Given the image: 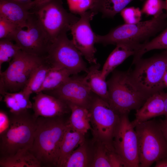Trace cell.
<instances>
[{
    "label": "cell",
    "mask_w": 167,
    "mask_h": 167,
    "mask_svg": "<svg viewBox=\"0 0 167 167\" xmlns=\"http://www.w3.org/2000/svg\"><path fill=\"white\" fill-rule=\"evenodd\" d=\"M67 121L62 117L37 118L30 152L41 167H57L59 147L66 129Z\"/></svg>",
    "instance_id": "6da1fadb"
},
{
    "label": "cell",
    "mask_w": 167,
    "mask_h": 167,
    "mask_svg": "<svg viewBox=\"0 0 167 167\" xmlns=\"http://www.w3.org/2000/svg\"><path fill=\"white\" fill-rule=\"evenodd\" d=\"M109 103L120 115L139 109L151 96L140 90L132 81L129 71H113L107 81Z\"/></svg>",
    "instance_id": "7a4b0ae2"
},
{
    "label": "cell",
    "mask_w": 167,
    "mask_h": 167,
    "mask_svg": "<svg viewBox=\"0 0 167 167\" xmlns=\"http://www.w3.org/2000/svg\"><path fill=\"white\" fill-rule=\"evenodd\" d=\"M8 129L0 135V158L11 156L20 149L31 147L36 126L37 118L28 110L10 113Z\"/></svg>",
    "instance_id": "3957f363"
},
{
    "label": "cell",
    "mask_w": 167,
    "mask_h": 167,
    "mask_svg": "<svg viewBox=\"0 0 167 167\" xmlns=\"http://www.w3.org/2000/svg\"><path fill=\"white\" fill-rule=\"evenodd\" d=\"M167 26V15L163 13L158 17L136 24L120 25L105 35L96 34V42L105 45L122 42L142 43L163 31Z\"/></svg>",
    "instance_id": "277c9868"
},
{
    "label": "cell",
    "mask_w": 167,
    "mask_h": 167,
    "mask_svg": "<svg viewBox=\"0 0 167 167\" xmlns=\"http://www.w3.org/2000/svg\"><path fill=\"white\" fill-rule=\"evenodd\" d=\"M138 155L140 167H149L167 156V142L161 121L148 120L137 124Z\"/></svg>",
    "instance_id": "5b68a950"
},
{
    "label": "cell",
    "mask_w": 167,
    "mask_h": 167,
    "mask_svg": "<svg viewBox=\"0 0 167 167\" xmlns=\"http://www.w3.org/2000/svg\"><path fill=\"white\" fill-rule=\"evenodd\" d=\"M129 71L130 78L142 91L150 95L166 87L164 77L167 67V50L146 58H142Z\"/></svg>",
    "instance_id": "8992f818"
},
{
    "label": "cell",
    "mask_w": 167,
    "mask_h": 167,
    "mask_svg": "<svg viewBox=\"0 0 167 167\" xmlns=\"http://www.w3.org/2000/svg\"><path fill=\"white\" fill-rule=\"evenodd\" d=\"M45 61L43 58L20 50L6 70L0 72V92L22 90L33 71Z\"/></svg>",
    "instance_id": "52a82bcc"
},
{
    "label": "cell",
    "mask_w": 167,
    "mask_h": 167,
    "mask_svg": "<svg viewBox=\"0 0 167 167\" xmlns=\"http://www.w3.org/2000/svg\"><path fill=\"white\" fill-rule=\"evenodd\" d=\"M62 3V0H51L32 11L51 42L70 30L79 19L68 12Z\"/></svg>",
    "instance_id": "ba28073f"
},
{
    "label": "cell",
    "mask_w": 167,
    "mask_h": 167,
    "mask_svg": "<svg viewBox=\"0 0 167 167\" xmlns=\"http://www.w3.org/2000/svg\"><path fill=\"white\" fill-rule=\"evenodd\" d=\"M52 67L66 69L71 75L88 70L82 55L66 33L60 35L51 42L44 58Z\"/></svg>",
    "instance_id": "9c48e42d"
},
{
    "label": "cell",
    "mask_w": 167,
    "mask_h": 167,
    "mask_svg": "<svg viewBox=\"0 0 167 167\" xmlns=\"http://www.w3.org/2000/svg\"><path fill=\"white\" fill-rule=\"evenodd\" d=\"M88 109L93 139L112 144L120 115L108 103L94 93Z\"/></svg>",
    "instance_id": "30bf717a"
},
{
    "label": "cell",
    "mask_w": 167,
    "mask_h": 167,
    "mask_svg": "<svg viewBox=\"0 0 167 167\" xmlns=\"http://www.w3.org/2000/svg\"><path fill=\"white\" fill-rule=\"evenodd\" d=\"M112 144L126 167H139L138 140L135 127L128 114L120 115L114 132Z\"/></svg>",
    "instance_id": "8fae6325"
},
{
    "label": "cell",
    "mask_w": 167,
    "mask_h": 167,
    "mask_svg": "<svg viewBox=\"0 0 167 167\" xmlns=\"http://www.w3.org/2000/svg\"><path fill=\"white\" fill-rule=\"evenodd\" d=\"M26 28H18L11 40L22 51L44 58L51 41L32 12Z\"/></svg>",
    "instance_id": "7c38bea8"
},
{
    "label": "cell",
    "mask_w": 167,
    "mask_h": 167,
    "mask_svg": "<svg viewBox=\"0 0 167 167\" xmlns=\"http://www.w3.org/2000/svg\"><path fill=\"white\" fill-rule=\"evenodd\" d=\"M96 14L89 10L80 15V18L70 30L74 45L82 56L92 65L97 63L94 47L96 34L93 31L90 22Z\"/></svg>",
    "instance_id": "4fadbf2b"
},
{
    "label": "cell",
    "mask_w": 167,
    "mask_h": 167,
    "mask_svg": "<svg viewBox=\"0 0 167 167\" xmlns=\"http://www.w3.org/2000/svg\"><path fill=\"white\" fill-rule=\"evenodd\" d=\"M64 101L88 109L93 93L85 82L83 77H70L57 88L43 92Z\"/></svg>",
    "instance_id": "5bb4252c"
},
{
    "label": "cell",
    "mask_w": 167,
    "mask_h": 167,
    "mask_svg": "<svg viewBox=\"0 0 167 167\" xmlns=\"http://www.w3.org/2000/svg\"><path fill=\"white\" fill-rule=\"evenodd\" d=\"M36 94L32 108L36 118L62 117L71 111L68 104L61 99L42 92Z\"/></svg>",
    "instance_id": "9a60e30c"
},
{
    "label": "cell",
    "mask_w": 167,
    "mask_h": 167,
    "mask_svg": "<svg viewBox=\"0 0 167 167\" xmlns=\"http://www.w3.org/2000/svg\"><path fill=\"white\" fill-rule=\"evenodd\" d=\"M31 0H0V17L18 28L26 27L32 11Z\"/></svg>",
    "instance_id": "2e32d148"
},
{
    "label": "cell",
    "mask_w": 167,
    "mask_h": 167,
    "mask_svg": "<svg viewBox=\"0 0 167 167\" xmlns=\"http://www.w3.org/2000/svg\"><path fill=\"white\" fill-rule=\"evenodd\" d=\"M142 43L122 42L117 44L116 47L109 55L103 65L101 70L102 77L106 79L111 72L126 58L135 55Z\"/></svg>",
    "instance_id": "e0dca14e"
},
{
    "label": "cell",
    "mask_w": 167,
    "mask_h": 167,
    "mask_svg": "<svg viewBox=\"0 0 167 167\" xmlns=\"http://www.w3.org/2000/svg\"><path fill=\"white\" fill-rule=\"evenodd\" d=\"M164 93L162 91L151 95L143 105L136 110L135 118L132 123L135 127L138 123L146 121L164 113Z\"/></svg>",
    "instance_id": "ac0fdd59"
},
{
    "label": "cell",
    "mask_w": 167,
    "mask_h": 167,
    "mask_svg": "<svg viewBox=\"0 0 167 167\" xmlns=\"http://www.w3.org/2000/svg\"><path fill=\"white\" fill-rule=\"evenodd\" d=\"M85 135L67 126L58 152L57 167H63L73 151L85 140Z\"/></svg>",
    "instance_id": "d6986e66"
},
{
    "label": "cell",
    "mask_w": 167,
    "mask_h": 167,
    "mask_svg": "<svg viewBox=\"0 0 167 167\" xmlns=\"http://www.w3.org/2000/svg\"><path fill=\"white\" fill-rule=\"evenodd\" d=\"M100 65L92 64L88 68L86 75L83 77L91 91L109 103V97L107 81L102 77Z\"/></svg>",
    "instance_id": "ffe728a7"
},
{
    "label": "cell",
    "mask_w": 167,
    "mask_h": 167,
    "mask_svg": "<svg viewBox=\"0 0 167 167\" xmlns=\"http://www.w3.org/2000/svg\"><path fill=\"white\" fill-rule=\"evenodd\" d=\"M71 114L67 121L68 126L75 130L85 135L91 129L88 109L72 104H68Z\"/></svg>",
    "instance_id": "44dd1931"
},
{
    "label": "cell",
    "mask_w": 167,
    "mask_h": 167,
    "mask_svg": "<svg viewBox=\"0 0 167 167\" xmlns=\"http://www.w3.org/2000/svg\"><path fill=\"white\" fill-rule=\"evenodd\" d=\"M0 167H41L29 149H20L15 154L0 158Z\"/></svg>",
    "instance_id": "7402d4cb"
},
{
    "label": "cell",
    "mask_w": 167,
    "mask_h": 167,
    "mask_svg": "<svg viewBox=\"0 0 167 167\" xmlns=\"http://www.w3.org/2000/svg\"><path fill=\"white\" fill-rule=\"evenodd\" d=\"M93 156L92 143L85 140L71 154L63 167H90Z\"/></svg>",
    "instance_id": "603a6c76"
},
{
    "label": "cell",
    "mask_w": 167,
    "mask_h": 167,
    "mask_svg": "<svg viewBox=\"0 0 167 167\" xmlns=\"http://www.w3.org/2000/svg\"><path fill=\"white\" fill-rule=\"evenodd\" d=\"M134 0H95L91 11L96 14L99 12L101 13L103 17L113 18Z\"/></svg>",
    "instance_id": "cb8c5ba5"
},
{
    "label": "cell",
    "mask_w": 167,
    "mask_h": 167,
    "mask_svg": "<svg viewBox=\"0 0 167 167\" xmlns=\"http://www.w3.org/2000/svg\"><path fill=\"white\" fill-rule=\"evenodd\" d=\"M52 67L45 61L36 67L32 72L22 90L23 92L29 96L33 92L37 93L43 83L47 74Z\"/></svg>",
    "instance_id": "d4e9b609"
},
{
    "label": "cell",
    "mask_w": 167,
    "mask_h": 167,
    "mask_svg": "<svg viewBox=\"0 0 167 167\" xmlns=\"http://www.w3.org/2000/svg\"><path fill=\"white\" fill-rule=\"evenodd\" d=\"M71 75L66 69L52 67L47 74L43 83L37 93L57 88L67 80Z\"/></svg>",
    "instance_id": "484cf974"
},
{
    "label": "cell",
    "mask_w": 167,
    "mask_h": 167,
    "mask_svg": "<svg viewBox=\"0 0 167 167\" xmlns=\"http://www.w3.org/2000/svg\"><path fill=\"white\" fill-rule=\"evenodd\" d=\"M92 143L93 156L92 167H111L109 158V151L113 146L108 143L93 139Z\"/></svg>",
    "instance_id": "4316f807"
},
{
    "label": "cell",
    "mask_w": 167,
    "mask_h": 167,
    "mask_svg": "<svg viewBox=\"0 0 167 167\" xmlns=\"http://www.w3.org/2000/svg\"><path fill=\"white\" fill-rule=\"evenodd\" d=\"M155 49L167 50V26L160 34L151 41L142 44L138 52L133 56L132 62L141 58L147 52Z\"/></svg>",
    "instance_id": "83f0119b"
},
{
    "label": "cell",
    "mask_w": 167,
    "mask_h": 167,
    "mask_svg": "<svg viewBox=\"0 0 167 167\" xmlns=\"http://www.w3.org/2000/svg\"><path fill=\"white\" fill-rule=\"evenodd\" d=\"M12 41L8 38L0 39V71L3 63L9 62L21 50Z\"/></svg>",
    "instance_id": "f1b7e54d"
},
{
    "label": "cell",
    "mask_w": 167,
    "mask_h": 167,
    "mask_svg": "<svg viewBox=\"0 0 167 167\" xmlns=\"http://www.w3.org/2000/svg\"><path fill=\"white\" fill-rule=\"evenodd\" d=\"M166 9L165 1L163 0H146L141 9L142 14L147 16L158 17L163 13Z\"/></svg>",
    "instance_id": "f546056e"
},
{
    "label": "cell",
    "mask_w": 167,
    "mask_h": 167,
    "mask_svg": "<svg viewBox=\"0 0 167 167\" xmlns=\"http://www.w3.org/2000/svg\"><path fill=\"white\" fill-rule=\"evenodd\" d=\"M67 1L71 13L80 15L92 9L95 0H67Z\"/></svg>",
    "instance_id": "4dcf8cb0"
},
{
    "label": "cell",
    "mask_w": 167,
    "mask_h": 167,
    "mask_svg": "<svg viewBox=\"0 0 167 167\" xmlns=\"http://www.w3.org/2000/svg\"><path fill=\"white\" fill-rule=\"evenodd\" d=\"M120 13L126 24H136L141 21V20L142 13L141 10L139 7H126Z\"/></svg>",
    "instance_id": "1f68e13d"
},
{
    "label": "cell",
    "mask_w": 167,
    "mask_h": 167,
    "mask_svg": "<svg viewBox=\"0 0 167 167\" xmlns=\"http://www.w3.org/2000/svg\"><path fill=\"white\" fill-rule=\"evenodd\" d=\"M18 28L11 22L0 17V39L8 38L11 40L12 36Z\"/></svg>",
    "instance_id": "d6a6232c"
},
{
    "label": "cell",
    "mask_w": 167,
    "mask_h": 167,
    "mask_svg": "<svg viewBox=\"0 0 167 167\" xmlns=\"http://www.w3.org/2000/svg\"><path fill=\"white\" fill-rule=\"evenodd\" d=\"M3 97V101L11 113H18L24 111L20 108L16 100L11 92H0Z\"/></svg>",
    "instance_id": "836d02e7"
},
{
    "label": "cell",
    "mask_w": 167,
    "mask_h": 167,
    "mask_svg": "<svg viewBox=\"0 0 167 167\" xmlns=\"http://www.w3.org/2000/svg\"><path fill=\"white\" fill-rule=\"evenodd\" d=\"M11 93L22 110H28L32 108V103L30 100V96L25 94L22 90L19 92Z\"/></svg>",
    "instance_id": "e575fe53"
},
{
    "label": "cell",
    "mask_w": 167,
    "mask_h": 167,
    "mask_svg": "<svg viewBox=\"0 0 167 167\" xmlns=\"http://www.w3.org/2000/svg\"><path fill=\"white\" fill-rule=\"evenodd\" d=\"M10 124L9 115L5 111H0V135L5 132L8 128Z\"/></svg>",
    "instance_id": "d590c367"
},
{
    "label": "cell",
    "mask_w": 167,
    "mask_h": 167,
    "mask_svg": "<svg viewBox=\"0 0 167 167\" xmlns=\"http://www.w3.org/2000/svg\"><path fill=\"white\" fill-rule=\"evenodd\" d=\"M51 0H34L31 1L30 6L31 10L33 11Z\"/></svg>",
    "instance_id": "8d00e7d4"
},
{
    "label": "cell",
    "mask_w": 167,
    "mask_h": 167,
    "mask_svg": "<svg viewBox=\"0 0 167 167\" xmlns=\"http://www.w3.org/2000/svg\"><path fill=\"white\" fill-rule=\"evenodd\" d=\"M165 117V119L161 121V125L162 132L167 142V116Z\"/></svg>",
    "instance_id": "74e56055"
},
{
    "label": "cell",
    "mask_w": 167,
    "mask_h": 167,
    "mask_svg": "<svg viewBox=\"0 0 167 167\" xmlns=\"http://www.w3.org/2000/svg\"><path fill=\"white\" fill-rule=\"evenodd\" d=\"M155 167H167V156L156 162Z\"/></svg>",
    "instance_id": "f35d334b"
},
{
    "label": "cell",
    "mask_w": 167,
    "mask_h": 167,
    "mask_svg": "<svg viewBox=\"0 0 167 167\" xmlns=\"http://www.w3.org/2000/svg\"><path fill=\"white\" fill-rule=\"evenodd\" d=\"M164 113L165 116H167V93H164Z\"/></svg>",
    "instance_id": "ab89813d"
},
{
    "label": "cell",
    "mask_w": 167,
    "mask_h": 167,
    "mask_svg": "<svg viewBox=\"0 0 167 167\" xmlns=\"http://www.w3.org/2000/svg\"><path fill=\"white\" fill-rule=\"evenodd\" d=\"M164 82L166 87H167V67L164 77Z\"/></svg>",
    "instance_id": "60d3db41"
},
{
    "label": "cell",
    "mask_w": 167,
    "mask_h": 167,
    "mask_svg": "<svg viewBox=\"0 0 167 167\" xmlns=\"http://www.w3.org/2000/svg\"><path fill=\"white\" fill-rule=\"evenodd\" d=\"M165 1L166 2V14L167 15V0H165Z\"/></svg>",
    "instance_id": "b9f144b4"
}]
</instances>
